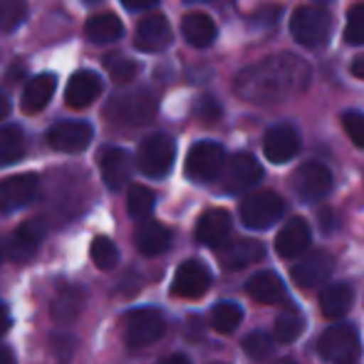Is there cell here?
Returning <instances> with one entry per match:
<instances>
[{
	"label": "cell",
	"instance_id": "17",
	"mask_svg": "<svg viewBox=\"0 0 364 364\" xmlns=\"http://www.w3.org/2000/svg\"><path fill=\"white\" fill-rule=\"evenodd\" d=\"M45 240V223L40 218H30L18 225L10 238V258L18 263H28Z\"/></svg>",
	"mask_w": 364,
	"mask_h": 364
},
{
	"label": "cell",
	"instance_id": "21",
	"mask_svg": "<svg viewBox=\"0 0 364 364\" xmlns=\"http://www.w3.org/2000/svg\"><path fill=\"white\" fill-rule=\"evenodd\" d=\"M100 95H102L100 75L90 73V70H80V73L70 77V85L65 90V102H68V107H75V109H85Z\"/></svg>",
	"mask_w": 364,
	"mask_h": 364
},
{
	"label": "cell",
	"instance_id": "8",
	"mask_svg": "<svg viewBox=\"0 0 364 364\" xmlns=\"http://www.w3.org/2000/svg\"><path fill=\"white\" fill-rule=\"evenodd\" d=\"M263 178V166L253 154H235L223 166V188L228 193H243Z\"/></svg>",
	"mask_w": 364,
	"mask_h": 364
},
{
	"label": "cell",
	"instance_id": "47",
	"mask_svg": "<svg viewBox=\"0 0 364 364\" xmlns=\"http://www.w3.org/2000/svg\"><path fill=\"white\" fill-rule=\"evenodd\" d=\"M320 225L327 230V233H332V213L330 211H322L320 213Z\"/></svg>",
	"mask_w": 364,
	"mask_h": 364
},
{
	"label": "cell",
	"instance_id": "19",
	"mask_svg": "<svg viewBox=\"0 0 364 364\" xmlns=\"http://www.w3.org/2000/svg\"><path fill=\"white\" fill-rule=\"evenodd\" d=\"M102 178H105L109 191H119L127 186L132 176V156L124 149H105L100 156Z\"/></svg>",
	"mask_w": 364,
	"mask_h": 364
},
{
	"label": "cell",
	"instance_id": "14",
	"mask_svg": "<svg viewBox=\"0 0 364 364\" xmlns=\"http://www.w3.org/2000/svg\"><path fill=\"white\" fill-rule=\"evenodd\" d=\"M265 248L263 243L253 238H238L230 240V243H223L218 248V263L223 265L225 270H240L248 268V265H255L258 260H263Z\"/></svg>",
	"mask_w": 364,
	"mask_h": 364
},
{
	"label": "cell",
	"instance_id": "5",
	"mask_svg": "<svg viewBox=\"0 0 364 364\" xmlns=\"http://www.w3.org/2000/svg\"><path fill=\"white\" fill-rule=\"evenodd\" d=\"M285 213V201L275 191H258L250 193L243 203H240V220L245 228H270L278 223L280 216Z\"/></svg>",
	"mask_w": 364,
	"mask_h": 364
},
{
	"label": "cell",
	"instance_id": "30",
	"mask_svg": "<svg viewBox=\"0 0 364 364\" xmlns=\"http://www.w3.org/2000/svg\"><path fill=\"white\" fill-rule=\"evenodd\" d=\"M25 154V134L20 127L8 124L0 129V166L20 161Z\"/></svg>",
	"mask_w": 364,
	"mask_h": 364
},
{
	"label": "cell",
	"instance_id": "12",
	"mask_svg": "<svg viewBox=\"0 0 364 364\" xmlns=\"http://www.w3.org/2000/svg\"><path fill=\"white\" fill-rule=\"evenodd\" d=\"M92 136H95V129L87 122H60L48 132V144L55 151L77 154L90 146Z\"/></svg>",
	"mask_w": 364,
	"mask_h": 364
},
{
	"label": "cell",
	"instance_id": "15",
	"mask_svg": "<svg viewBox=\"0 0 364 364\" xmlns=\"http://www.w3.org/2000/svg\"><path fill=\"white\" fill-rule=\"evenodd\" d=\"M332 270H335V258H332L327 250H317V253L305 255V258L292 268V280H295L300 288H317V285H322L330 278Z\"/></svg>",
	"mask_w": 364,
	"mask_h": 364
},
{
	"label": "cell",
	"instance_id": "11",
	"mask_svg": "<svg viewBox=\"0 0 364 364\" xmlns=\"http://www.w3.org/2000/svg\"><path fill=\"white\" fill-rule=\"evenodd\" d=\"M211 288V273L203 263L198 260H186L178 265L176 275H173L171 292L176 297H186V300H196V297L206 295Z\"/></svg>",
	"mask_w": 364,
	"mask_h": 364
},
{
	"label": "cell",
	"instance_id": "4",
	"mask_svg": "<svg viewBox=\"0 0 364 364\" xmlns=\"http://www.w3.org/2000/svg\"><path fill=\"white\" fill-rule=\"evenodd\" d=\"M317 347H320V355L332 364H355L362 352L360 335L352 325H335L325 330Z\"/></svg>",
	"mask_w": 364,
	"mask_h": 364
},
{
	"label": "cell",
	"instance_id": "39",
	"mask_svg": "<svg viewBox=\"0 0 364 364\" xmlns=\"http://www.w3.org/2000/svg\"><path fill=\"white\" fill-rule=\"evenodd\" d=\"M342 127H345L352 144L364 149V114H360V112H345L342 114Z\"/></svg>",
	"mask_w": 364,
	"mask_h": 364
},
{
	"label": "cell",
	"instance_id": "26",
	"mask_svg": "<svg viewBox=\"0 0 364 364\" xmlns=\"http://www.w3.org/2000/svg\"><path fill=\"white\" fill-rule=\"evenodd\" d=\"M248 295L255 302H263V305H275L285 297V285L273 270H263V273H255L253 278L245 285Z\"/></svg>",
	"mask_w": 364,
	"mask_h": 364
},
{
	"label": "cell",
	"instance_id": "49",
	"mask_svg": "<svg viewBox=\"0 0 364 364\" xmlns=\"http://www.w3.org/2000/svg\"><path fill=\"white\" fill-rule=\"evenodd\" d=\"M275 364H295V362H292V360H278Z\"/></svg>",
	"mask_w": 364,
	"mask_h": 364
},
{
	"label": "cell",
	"instance_id": "9",
	"mask_svg": "<svg viewBox=\"0 0 364 364\" xmlns=\"http://www.w3.org/2000/svg\"><path fill=\"white\" fill-rule=\"evenodd\" d=\"M40 178L35 173H18L0 181V211L13 213L38 198Z\"/></svg>",
	"mask_w": 364,
	"mask_h": 364
},
{
	"label": "cell",
	"instance_id": "40",
	"mask_svg": "<svg viewBox=\"0 0 364 364\" xmlns=\"http://www.w3.org/2000/svg\"><path fill=\"white\" fill-rule=\"evenodd\" d=\"M75 347H77L75 337H70V335H55L53 337V357L60 364H68L70 360H73Z\"/></svg>",
	"mask_w": 364,
	"mask_h": 364
},
{
	"label": "cell",
	"instance_id": "28",
	"mask_svg": "<svg viewBox=\"0 0 364 364\" xmlns=\"http://www.w3.org/2000/svg\"><path fill=\"white\" fill-rule=\"evenodd\" d=\"M181 33L188 45L193 48H208L216 40L218 28L206 13H188L181 23Z\"/></svg>",
	"mask_w": 364,
	"mask_h": 364
},
{
	"label": "cell",
	"instance_id": "1",
	"mask_svg": "<svg viewBox=\"0 0 364 364\" xmlns=\"http://www.w3.org/2000/svg\"><path fill=\"white\" fill-rule=\"evenodd\" d=\"M310 82V68L297 55L283 53L245 68L235 77V95L250 105H278L297 97Z\"/></svg>",
	"mask_w": 364,
	"mask_h": 364
},
{
	"label": "cell",
	"instance_id": "45",
	"mask_svg": "<svg viewBox=\"0 0 364 364\" xmlns=\"http://www.w3.org/2000/svg\"><path fill=\"white\" fill-rule=\"evenodd\" d=\"M0 364H18L13 357V352H10L5 345H0Z\"/></svg>",
	"mask_w": 364,
	"mask_h": 364
},
{
	"label": "cell",
	"instance_id": "35",
	"mask_svg": "<svg viewBox=\"0 0 364 364\" xmlns=\"http://www.w3.org/2000/svg\"><path fill=\"white\" fill-rule=\"evenodd\" d=\"M25 0H0V33H10L25 20Z\"/></svg>",
	"mask_w": 364,
	"mask_h": 364
},
{
	"label": "cell",
	"instance_id": "2",
	"mask_svg": "<svg viewBox=\"0 0 364 364\" xmlns=\"http://www.w3.org/2000/svg\"><path fill=\"white\" fill-rule=\"evenodd\" d=\"M290 33L305 48H322L330 40L332 15L322 5H302L292 13Z\"/></svg>",
	"mask_w": 364,
	"mask_h": 364
},
{
	"label": "cell",
	"instance_id": "31",
	"mask_svg": "<svg viewBox=\"0 0 364 364\" xmlns=\"http://www.w3.org/2000/svg\"><path fill=\"white\" fill-rule=\"evenodd\" d=\"M240 320H243V310L235 302H218L211 310V325L220 335H230L233 330H238Z\"/></svg>",
	"mask_w": 364,
	"mask_h": 364
},
{
	"label": "cell",
	"instance_id": "44",
	"mask_svg": "<svg viewBox=\"0 0 364 364\" xmlns=\"http://www.w3.org/2000/svg\"><path fill=\"white\" fill-rule=\"evenodd\" d=\"M352 75L355 77H364V55L352 60Z\"/></svg>",
	"mask_w": 364,
	"mask_h": 364
},
{
	"label": "cell",
	"instance_id": "46",
	"mask_svg": "<svg viewBox=\"0 0 364 364\" xmlns=\"http://www.w3.org/2000/svg\"><path fill=\"white\" fill-rule=\"evenodd\" d=\"M159 364H191V362H188L186 355H171V357H166V360H161Z\"/></svg>",
	"mask_w": 364,
	"mask_h": 364
},
{
	"label": "cell",
	"instance_id": "25",
	"mask_svg": "<svg viewBox=\"0 0 364 364\" xmlns=\"http://www.w3.org/2000/svg\"><path fill=\"white\" fill-rule=\"evenodd\" d=\"M85 35L90 43L109 45V43H117V40L124 35V25H122V20L117 18L114 13H100L87 20Z\"/></svg>",
	"mask_w": 364,
	"mask_h": 364
},
{
	"label": "cell",
	"instance_id": "43",
	"mask_svg": "<svg viewBox=\"0 0 364 364\" xmlns=\"http://www.w3.org/2000/svg\"><path fill=\"white\" fill-rule=\"evenodd\" d=\"M159 0H122L127 10H146V8H154Z\"/></svg>",
	"mask_w": 364,
	"mask_h": 364
},
{
	"label": "cell",
	"instance_id": "33",
	"mask_svg": "<svg viewBox=\"0 0 364 364\" xmlns=\"http://www.w3.org/2000/svg\"><path fill=\"white\" fill-rule=\"evenodd\" d=\"M90 255L100 270H114L117 263H119V250H117V245L112 243L107 235H97V238L92 240Z\"/></svg>",
	"mask_w": 364,
	"mask_h": 364
},
{
	"label": "cell",
	"instance_id": "53",
	"mask_svg": "<svg viewBox=\"0 0 364 364\" xmlns=\"http://www.w3.org/2000/svg\"><path fill=\"white\" fill-rule=\"evenodd\" d=\"M0 253H3V250H0Z\"/></svg>",
	"mask_w": 364,
	"mask_h": 364
},
{
	"label": "cell",
	"instance_id": "42",
	"mask_svg": "<svg viewBox=\"0 0 364 364\" xmlns=\"http://www.w3.org/2000/svg\"><path fill=\"white\" fill-rule=\"evenodd\" d=\"M10 325H13V317H10V312H8V305L0 302V337L10 330Z\"/></svg>",
	"mask_w": 364,
	"mask_h": 364
},
{
	"label": "cell",
	"instance_id": "52",
	"mask_svg": "<svg viewBox=\"0 0 364 364\" xmlns=\"http://www.w3.org/2000/svg\"><path fill=\"white\" fill-rule=\"evenodd\" d=\"M320 3H327V0H320Z\"/></svg>",
	"mask_w": 364,
	"mask_h": 364
},
{
	"label": "cell",
	"instance_id": "29",
	"mask_svg": "<svg viewBox=\"0 0 364 364\" xmlns=\"http://www.w3.org/2000/svg\"><path fill=\"white\" fill-rule=\"evenodd\" d=\"M82 307H85V292L77 285H68L55 295L53 300V317L60 325H70L80 317Z\"/></svg>",
	"mask_w": 364,
	"mask_h": 364
},
{
	"label": "cell",
	"instance_id": "48",
	"mask_svg": "<svg viewBox=\"0 0 364 364\" xmlns=\"http://www.w3.org/2000/svg\"><path fill=\"white\" fill-rule=\"evenodd\" d=\"M8 114H10V102H8V97H5V95H0V122H3Z\"/></svg>",
	"mask_w": 364,
	"mask_h": 364
},
{
	"label": "cell",
	"instance_id": "51",
	"mask_svg": "<svg viewBox=\"0 0 364 364\" xmlns=\"http://www.w3.org/2000/svg\"><path fill=\"white\" fill-rule=\"evenodd\" d=\"M87 5H92V3H100V0H85Z\"/></svg>",
	"mask_w": 364,
	"mask_h": 364
},
{
	"label": "cell",
	"instance_id": "41",
	"mask_svg": "<svg viewBox=\"0 0 364 364\" xmlns=\"http://www.w3.org/2000/svg\"><path fill=\"white\" fill-rule=\"evenodd\" d=\"M198 114H201L203 119L211 124V122H216L218 117H220V107L216 105V100L206 97V100H201V105H198Z\"/></svg>",
	"mask_w": 364,
	"mask_h": 364
},
{
	"label": "cell",
	"instance_id": "6",
	"mask_svg": "<svg viewBox=\"0 0 364 364\" xmlns=\"http://www.w3.org/2000/svg\"><path fill=\"white\" fill-rule=\"evenodd\" d=\"M124 342L134 350L149 347L164 335V317L156 307H139V310L127 312L124 317Z\"/></svg>",
	"mask_w": 364,
	"mask_h": 364
},
{
	"label": "cell",
	"instance_id": "34",
	"mask_svg": "<svg viewBox=\"0 0 364 364\" xmlns=\"http://www.w3.org/2000/svg\"><path fill=\"white\" fill-rule=\"evenodd\" d=\"M302 327H305V322H302V315L297 312V307H290V310L280 312L278 320H275V340L295 342L297 337H300Z\"/></svg>",
	"mask_w": 364,
	"mask_h": 364
},
{
	"label": "cell",
	"instance_id": "27",
	"mask_svg": "<svg viewBox=\"0 0 364 364\" xmlns=\"http://www.w3.org/2000/svg\"><path fill=\"white\" fill-rule=\"evenodd\" d=\"M352 302H355V290H352V285L335 283V285H327V288L322 290L320 310H322V315L330 317V320H340V317L347 315Z\"/></svg>",
	"mask_w": 364,
	"mask_h": 364
},
{
	"label": "cell",
	"instance_id": "7",
	"mask_svg": "<svg viewBox=\"0 0 364 364\" xmlns=\"http://www.w3.org/2000/svg\"><path fill=\"white\" fill-rule=\"evenodd\" d=\"M225 154L216 141H196L186 156V176L196 183H208L223 173Z\"/></svg>",
	"mask_w": 364,
	"mask_h": 364
},
{
	"label": "cell",
	"instance_id": "18",
	"mask_svg": "<svg viewBox=\"0 0 364 364\" xmlns=\"http://www.w3.org/2000/svg\"><path fill=\"white\" fill-rule=\"evenodd\" d=\"M171 40L173 33L168 20L164 15H149V18L139 23V28H136L134 43L141 53H161V50H166L171 45Z\"/></svg>",
	"mask_w": 364,
	"mask_h": 364
},
{
	"label": "cell",
	"instance_id": "38",
	"mask_svg": "<svg viewBox=\"0 0 364 364\" xmlns=\"http://www.w3.org/2000/svg\"><path fill=\"white\" fill-rule=\"evenodd\" d=\"M345 40L350 45H364V3H357L347 13Z\"/></svg>",
	"mask_w": 364,
	"mask_h": 364
},
{
	"label": "cell",
	"instance_id": "3",
	"mask_svg": "<svg viewBox=\"0 0 364 364\" xmlns=\"http://www.w3.org/2000/svg\"><path fill=\"white\" fill-rule=\"evenodd\" d=\"M176 159V144L166 134H151L141 141L136 154V166L149 178H164L173 166Z\"/></svg>",
	"mask_w": 364,
	"mask_h": 364
},
{
	"label": "cell",
	"instance_id": "32",
	"mask_svg": "<svg viewBox=\"0 0 364 364\" xmlns=\"http://www.w3.org/2000/svg\"><path fill=\"white\" fill-rule=\"evenodd\" d=\"M156 206V196H154L151 188L146 186H132L129 196H127V208H129V216L134 220H146L149 213Z\"/></svg>",
	"mask_w": 364,
	"mask_h": 364
},
{
	"label": "cell",
	"instance_id": "36",
	"mask_svg": "<svg viewBox=\"0 0 364 364\" xmlns=\"http://www.w3.org/2000/svg\"><path fill=\"white\" fill-rule=\"evenodd\" d=\"M105 68H107V73L112 75V80L119 82V85H127V82H132L139 75V65L127 58H107Z\"/></svg>",
	"mask_w": 364,
	"mask_h": 364
},
{
	"label": "cell",
	"instance_id": "24",
	"mask_svg": "<svg viewBox=\"0 0 364 364\" xmlns=\"http://www.w3.org/2000/svg\"><path fill=\"white\" fill-rule=\"evenodd\" d=\"M55 87H58V80L55 75H38L25 85L23 90V112L28 114H35V112H43L45 107L50 105L55 95Z\"/></svg>",
	"mask_w": 364,
	"mask_h": 364
},
{
	"label": "cell",
	"instance_id": "23",
	"mask_svg": "<svg viewBox=\"0 0 364 364\" xmlns=\"http://www.w3.org/2000/svg\"><path fill=\"white\" fill-rule=\"evenodd\" d=\"M171 228L159 220H141L139 230H136V248L141 255H161L164 250L171 248Z\"/></svg>",
	"mask_w": 364,
	"mask_h": 364
},
{
	"label": "cell",
	"instance_id": "16",
	"mask_svg": "<svg viewBox=\"0 0 364 364\" xmlns=\"http://www.w3.org/2000/svg\"><path fill=\"white\" fill-rule=\"evenodd\" d=\"M263 151L268 156V161L273 164H285L290 159H295L297 151H300V136H297L295 127L278 124L273 129H268V134L263 139Z\"/></svg>",
	"mask_w": 364,
	"mask_h": 364
},
{
	"label": "cell",
	"instance_id": "37",
	"mask_svg": "<svg viewBox=\"0 0 364 364\" xmlns=\"http://www.w3.org/2000/svg\"><path fill=\"white\" fill-rule=\"evenodd\" d=\"M243 350H245V355H248L250 360L260 362V360H265L270 352H273V340H270L265 332H250V335L243 340Z\"/></svg>",
	"mask_w": 364,
	"mask_h": 364
},
{
	"label": "cell",
	"instance_id": "20",
	"mask_svg": "<svg viewBox=\"0 0 364 364\" xmlns=\"http://www.w3.org/2000/svg\"><path fill=\"white\" fill-rule=\"evenodd\" d=\"M230 235V216L223 208H211L196 223V240L208 248H220Z\"/></svg>",
	"mask_w": 364,
	"mask_h": 364
},
{
	"label": "cell",
	"instance_id": "10",
	"mask_svg": "<svg viewBox=\"0 0 364 364\" xmlns=\"http://www.w3.org/2000/svg\"><path fill=\"white\" fill-rule=\"evenodd\" d=\"M292 183H295V191H297V196H300L302 201L315 203V201H320V198H325L327 193H330L332 173H330V168L322 166V164L307 161L295 171Z\"/></svg>",
	"mask_w": 364,
	"mask_h": 364
},
{
	"label": "cell",
	"instance_id": "13",
	"mask_svg": "<svg viewBox=\"0 0 364 364\" xmlns=\"http://www.w3.org/2000/svg\"><path fill=\"white\" fill-rule=\"evenodd\" d=\"M114 114L127 124H146L156 114V97L149 90H134L114 100Z\"/></svg>",
	"mask_w": 364,
	"mask_h": 364
},
{
	"label": "cell",
	"instance_id": "22",
	"mask_svg": "<svg viewBox=\"0 0 364 364\" xmlns=\"http://www.w3.org/2000/svg\"><path fill=\"white\" fill-rule=\"evenodd\" d=\"M310 245V225L302 218H290L275 238V250L280 258H297Z\"/></svg>",
	"mask_w": 364,
	"mask_h": 364
},
{
	"label": "cell",
	"instance_id": "50",
	"mask_svg": "<svg viewBox=\"0 0 364 364\" xmlns=\"http://www.w3.org/2000/svg\"><path fill=\"white\" fill-rule=\"evenodd\" d=\"M186 3H208V0H186Z\"/></svg>",
	"mask_w": 364,
	"mask_h": 364
}]
</instances>
